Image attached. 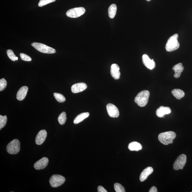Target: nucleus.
<instances>
[{"instance_id": "nucleus-1", "label": "nucleus", "mask_w": 192, "mask_h": 192, "mask_svg": "<svg viewBox=\"0 0 192 192\" xmlns=\"http://www.w3.org/2000/svg\"><path fill=\"white\" fill-rule=\"evenodd\" d=\"M150 96V92L147 90L143 91L138 93L135 99V102L138 106L143 107L147 104Z\"/></svg>"}, {"instance_id": "nucleus-2", "label": "nucleus", "mask_w": 192, "mask_h": 192, "mask_svg": "<svg viewBox=\"0 0 192 192\" xmlns=\"http://www.w3.org/2000/svg\"><path fill=\"white\" fill-rule=\"evenodd\" d=\"M176 137V133L172 131H170L160 133L158 135V139L163 144L167 145L172 144L173 140Z\"/></svg>"}, {"instance_id": "nucleus-3", "label": "nucleus", "mask_w": 192, "mask_h": 192, "mask_svg": "<svg viewBox=\"0 0 192 192\" xmlns=\"http://www.w3.org/2000/svg\"><path fill=\"white\" fill-rule=\"evenodd\" d=\"M178 34H175L169 38L165 45L166 51L172 52L177 50L180 47V44L178 40Z\"/></svg>"}, {"instance_id": "nucleus-4", "label": "nucleus", "mask_w": 192, "mask_h": 192, "mask_svg": "<svg viewBox=\"0 0 192 192\" xmlns=\"http://www.w3.org/2000/svg\"><path fill=\"white\" fill-rule=\"evenodd\" d=\"M32 45L36 49L42 53L53 54L56 52V51L54 48L48 47V46L42 43L33 42L32 43Z\"/></svg>"}, {"instance_id": "nucleus-5", "label": "nucleus", "mask_w": 192, "mask_h": 192, "mask_svg": "<svg viewBox=\"0 0 192 192\" xmlns=\"http://www.w3.org/2000/svg\"><path fill=\"white\" fill-rule=\"evenodd\" d=\"M20 149V144L19 140L14 139L10 142L7 147V152L11 155H16L18 153Z\"/></svg>"}, {"instance_id": "nucleus-6", "label": "nucleus", "mask_w": 192, "mask_h": 192, "mask_svg": "<svg viewBox=\"0 0 192 192\" xmlns=\"http://www.w3.org/2000/svg\"><path fill=\"white\" fill-rule=\"evenodd\" d=\"M66 181L64 176L58 175H53L50 179V185L53 188H57L62 185Z\"/></svg>"}, {"instance_id": "nucleus-7", "label": "nucleus", "mask_w": 192, "mask_h": 192, "mask_svg": "<svg viewBox=\"0 0 192 192\" xmlns=\"http://www.w3.org/2000/svg\"><path fill=\"white\" fill-rule=\"evenodd\" d=\"M86 9L83 7H77L69 10L66 12L67 17L71 18L80 17L84 14Z\"/></svg>"}, {"instance_id": "nucleus-8", "label": "nucleus", "mask_w": 192, "mask_h": 192, "mask_svg": "<svg viewBox=\"0 0 192 192\" xmlns=\"http://www.w3.org/2000/svg\"><path fill=\"white\" fill-rule=\"evenodd\" d=\"M186 162V156L185 155L182 154L179 155L174 163L173 167L174 170H183Z\"/></svg>"}, {"instance_id": "nucleus-9", "label": "nucleus", "mask_w": 192, "mask_h": 192, "mask_svg": "<svg viewBox=\"0 0 192 192\" xmlns=\"http://www.w3.org/2000/svg\"><path fill=\"white\" fill-rule=\"evenodd\" d=\"M106 109L109 116L111 117L117 118L119 116V109L113 104H108L107 105Z\"/></svg>"}, {"instance_id": "nucleus-10", "label": "nucleus", "mask_w": 192, "mask_h": 192, "mask_svg": "<svg viewBox=\"0 0 192 192\" xmlns=\"http://www.w3.org/2000/svg\"><path fill=\"white\" fill-rule=\"evenodd\" d=\"M142 61L144 65L148 69L152 70L155 67V64L153 59L151 60L146 54H144L142 57Z\"/></svg>"}, {"instance_id": "nucleus-11", "label": "nucleus", "mask_w": 192, "mask_h": 192, "mask_svg": "<svg viewBox=\"0 0 192 192\" xmlns=\"http://www.w3.org/2000/svg\"><path fill=\"white\" fill-rule=\"evenodd\" d=\"M49 160L47 157H43L35 163L34 167L36 170H43L47 165Z\"/></svg>"}, {"instance_id": "nucleus-12", "label": "nucleus", "mask_w": 192, "mask_h": 192, "mask_svg": "<svg viewBox=\"0 0 192 192\" xmlns=\"http://www.w3.org/2000/svg\"><path fill=\"white\" fill-rule=\"evenodd\" d=\"M87 88V86L86 83H79L73 84L71 86V89L73 93H77L83 91Z\"/></svg>"}, {"instance_id": "nucleus-13", "label": "nucleus", "mask_w": 192, "mask_h": 192, "mask_svg": "<svg viewBox=\"0 0 192 192\" xmlns=\"http://www.w3.org/2000/svg\"><path fill=\"white\" fill-rule=\"evenodd\" d=\"M47 136V132L45 130H40L36 138V143L38 145H42L44 142Z\"/></svg>"}, {"instance_id": "nucleus-14", "label": "nucleus", "mask_w": 192, "mask_h": 192, "mask_svg": "<svg viewBox=\"0 0 192 192\" xmlns=\"http://www.w3.org/2000/svg\"><path fill=\"white\" fill-rule=\"evenodd\" d=\"M171 112V110L169 107L160 106L156 111V114L159 117H164L165 115L170 114Z\"/></svg>"}, {"instance_id": "nucleus-15", "label": "nucleus", "mask_w": 192, "mask_h": 192, "mask_svg": "<svg viewBox=\"0 0 192 192\" xmlns=\"http://www.w3.org/2000/svg\"><path fill=\"white\" fill-rule=\"evenodd\" d=\"M120 67L116 64H113L111 65V75L114 79H118L120 78Z\"/></svg>"}, {"instance_id": "nucleus-16", "label": "nucleus", "mask_w": 192, "mask_h": 192, "mask_svg": "<svg viewBox=\"0 0 192 192\" xmlns=\"http://www.w3.org/2000/svg\"><path fill=\"white\" fill-rule=\"evenodd\" d=\"M28 88L27 86H23L20 88L18 91L17 95V98L19 101L23 100L26 96Z\"/></svg>"}, {"instance_id": "nucleus-17", "label": "nucleus", "mask_w": 192, "mask_h": 192, "mask_svg": "<svg viewBox=\"0 0 192 192\" xmlns=\"http://www.w3.org/2000/svg\"><path fill=\"white\" fill-rule=\"evenodd\" d=\"M153 171V169L151 167H148L145 168L140 174V180L141 182L145 181L148 176L151 174Z\"/></svg>"}, {"instance_id": "nucleus-18", "label": "nucleus", "mask_w": 192, "mask_h": 192, "mask_svg": "<svg viewBox=\"0 0 192 192\" xmlns=\"http://www.w3.org/2000/svg\"><path fill=\"white\" fill-rule=\"evenodd\" d=\"M184 67L182 63H179L174 66L173 67V70L175 71V74L174 76L175 78H178L180 77L181 73L184 70Z\"/></svg>"}, {"instance_id": "nucleus-19", "label": "nucleus", "mask_w": 192, "mask_h": 192, "mask_svg": "<svg viewBox=\"0 0 192 192\" xmlns=\"http://www.w3.org/2000/svg\"><path fill=\"white\" fill-rule=\"evenodd\" d=\"M128 148L130 151H138L141 150L142 147L140 143L137 142H133L130 143L128 145Z\"/></svg>"}, {"instance_id": "nucleus-20", "label": "nucleus", "mask_w": 192, "mask_h": 192, "mask_svg": "<svg viewBox=\"0 0 192 192\" xmlns=\"http://www.w3.org/2000/svg\"><path fill=\"white\" fill-rule=\"evenodd\" d=\"M89 115L90 114L88 112H83V113L79 114L74 120L73 121L74 123L75 124L79 123L82 121L83 120L86 119V118L88 117Z\"/></svg>"}, {"instance_id": "nucleus-21", "label": "nucleus", "mask_w": 192, "mask_h": 192, "mask_svg": "<svg viewBox=\"0 0 192 192\" xmlns=\"http://www.w3.org/2000/svg\"><path fill=\"white\" fill-rule=\"evenodd\" d=\"M171 93L175 98L178 100H180L185 96V93L180 89H174L171 91Z\"/></svg>"}, {"instance_id": "nucleus-22", "label": "nucleus", "mask_w": 192, "mask_h": 192, "mask_svg": "<svg viewBox=\"0 0 192 192\" xmlns=\"http://www.w3.org/2000/svg\"><path fill=\"white\" fill-rule=\"evenodd\" d=\"M117 7L116 5L112 4L110 6L108 9V15L110 18L113 19L116 14Z\"/></svg>"}, {"instance_id": "nucleus-23", "label": "nucleus", "mask_w": 192, "mask_h": 192, "mask_svg": "<svg viewBox=\"0 0 192 192\" xmlns=\"http://www.w3.org/2000/svg\"><path fill=\"white\" fill-rule=\"evenodd\" d=\"M66 120V114L65 112H63L59 116L58 120L61 125H63L65 123Z\"/></svg>"}, {"instance_id": "nucleus-24", "label": "nucleus", "mask_w": 192, "mask_h": 192, "mask_svg": "<svg viewBox=\"0 0 192 192\" xmlns=\"http://www.w3.org/2000/svg\"><path fill=\"white\" fill-rule=\"evenodd\" d=\"M53 96L58 102H63L66 101L65 97L62 94L55 93L53 94Z\"/></svg>"}, {"instance_id": "nucleus-25", "label": "nucleus", "mask_w": 192, "mask_h": 192, "mask_svg": "<svg viewBox=\"0 0 192 192\" xmlns=\"http://www.w3.org/2000/svg\"><path fill=\"white\" fill-rule=\"evenodd\" d=\"M7 121V117L6 115L4 116L0 115V130L6 126Z\"/></svg>"}, {"instance_id": "nucleus-26", "label": "nucleus", "mask_w": 192, "mask_h": 192, "mask_svg": "<svg viewBox=\"0 0 192 192\" xmlns=\"http://www.w3.org/2000/svg\"><path fill=\"white\" fill-rule=\"evenodd\" d=\"M114 188L116 192H125L126 191L124 187L119 183H115L114 185Z\"/></svg>"}, {"instance_id": "nucleus-27", "label": "nucleus", "mask_w": 192, "mask_h": 192, "mask_svg": "<svg viewBox=\"0 0 192 192\" xmlns=\"http://www.w3.org/2000/svg\"><path fill=\"white\" fill-rule=\"evenodd\" d=\"M7 54L8 57L13 61H15L16 60V56L14 54L13 51L11 50H7Z\"/></svg>"}, {"instance_id": "nucleus-28", "label": "nucleus", "mask_w": 192, "mask_h": 192, "mask_svg": "<svg viewBox=\"0 0 192 192\" xmlns=\"http://www.w3.org/2000/svg\"><path fill=\"white\" fill-rule=\"evenodd\" d=\"M56 1V0H40L38 3V6L39 7H42L45 5L53 2Z\"/></svg>"}, {"instance_id": "nucleus-29", "label": "nucleus", "mask_w": 192, "mask_h": 192, "mask_svg": "<svg viewBox=\"0 0 192 192\" xmlns=\"http://www.w3.org/2000/svg\"><path fill=\"white\" fill-rule=\"evenodd\" d=\"M7 86V81L4 78L0 80V91H3Z\"/></svg>"}, {"instance_id": "nucleus-30", "label": "nucleus", "mask_w": 192, "mask_h": 192, "mask_svg": "<svg viewBox=\"0 0 192 192\" xmlns=\"http://www.w3.org/2000/svg\"><path fill=\"white\" fill-rule=\"evenodd\" d=\"M20 58L23 61H31L32 60V59L29 56L25 54L21 53H20Z\"/></svg>"}, {"instance_id": "nucleus-31", "label": "nucleus", "mask_w": 192, "mask_h": 192, "mask_svg": "<svg viewBox=\"0 0 192 192\" xmlns=\"http://www.w3.org/2000/svg\"><path fill=\"white\" fill-rule=\"evenodd\" d=\"M98 192H107V191L103 187L101 186H99L98 188Z\"/></svg>"}, {"instance_id": "nucleus-32", "label": "nucleus", "mask_w": 192, "mask_h": 192, "mask_svg": "<svg viewBox=\"0 0 192 192\" xmlns=\"http://www.w3.org/2000/svg\"><path fill=\"white\" fill-rule=\"evenodd\" d=\"M149 192H157V189L155 186H152L149 191Z\"/></svg>"}, {"instance_id": "nucleus-33", "label": "nucleus", "mask_w": 192, "mask_h": 192, "mask_svg": "<svg viewBox=\"0 0 192 192\" xmlns=\"http://www.w3.org/2000/svg\"><path fill=\"white\" fill-rule=\"evenodd\" d=\"M16 60H18V57H16Z\"/></svg>"}, {"instance_id": "nucleus-34", "label": "nucleus", "mask_w": 192, "mask_h": 192, "mask_svg": "<svg viewBox=\"0 0 192 192\" xmlns=\"http://www.w3.org/2000/svg\"><path fill=\"white\" fill-rule=\"evenodd\" d=\"M146 1H150L151 0H146Z\"/></svg>"}, {"instance_id": "nucleus-35", "label": "nucleus", "mask_w": 192, "mask_h": 192, "mask_svg": "<svg viewBox=\"0 0 192 192\" xmlns=\"http://www.w3.org/2000/svg\"></svg>"}]
</instances>
